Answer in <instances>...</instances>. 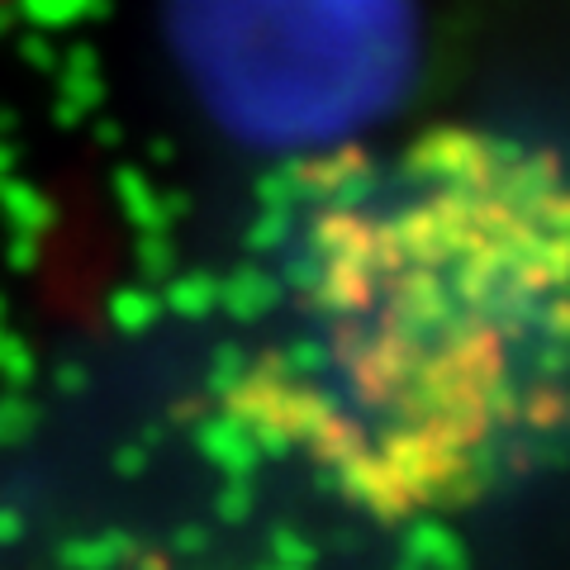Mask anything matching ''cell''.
Here are the masks:
<instances>
[{
  "mask_svg": "<svg viewBox=\"0 0 570 570\" xmlns=\"http://www.w3.org/2000/svg\"><path fill=\"white\" fill-rule=\"evenodd\" d=\"M176 39L205 100L257 142L352 134L404 91V0H176Z\"/></svg>",
  "mask_w": 570,
  "mask_h": 570,
  "instance_id": "cell-2",
  "label": "cell"
},
{
  "mask_svg": "<svg viewBox=\"0 0 570 570\" xmlns=\"http://www.w3.org/2000/svg\"><path fill=\"white\" fill-rule=\"evenodd\" d=\"M228 409L381 519L523 475L570 423V167L490 129L291 167Z\"/></svg>",
  "mask_w": 570,
  "mask_h": 570,
  "instance_id": "cell-1",
  "label": "cell"
}]
</instances>
